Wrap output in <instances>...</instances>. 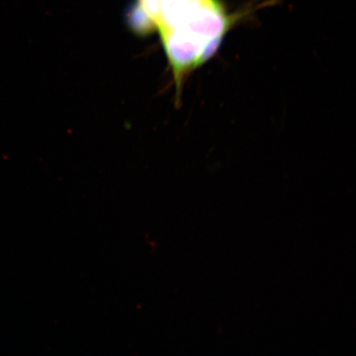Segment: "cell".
I'll return each mask as SVG.
<instances>
[{
  "mask_svg": "<svg viewBox=\"0 0 356 356\" xmlns=\"http://www.w3.org/2000/svg\"><path fill=\"white\" fill-rule=\"evenodd\" d=\"M207 0H139V6L160 33L188 21Z\"/></svg>",
  "mask_w": 356,
  "mask_h": 356,
  "instance_id": "1",
  "label": "cell"
}]
</instances>
